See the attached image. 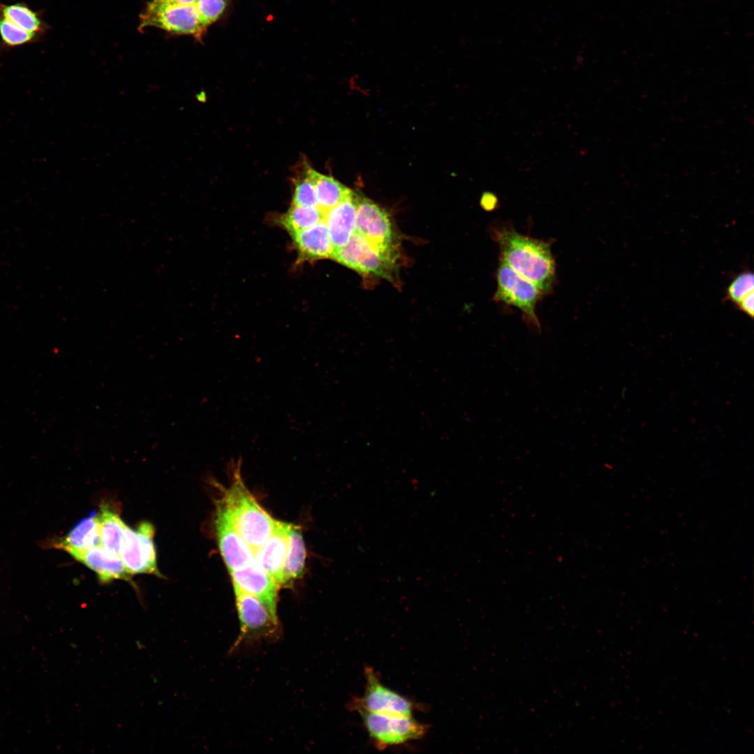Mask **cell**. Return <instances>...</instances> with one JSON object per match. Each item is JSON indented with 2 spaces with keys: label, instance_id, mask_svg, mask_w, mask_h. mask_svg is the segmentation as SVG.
<instances>
[{
  "label": "cell",
  "instance_id": "6da1fadb",
  "mask_svg": "<svg viewBox=\"0 0 754 754\" xmlns=\"http://www.w3.org/2000/svg\"><path fill=\"white\" fill-rule=\"evenodd\" d=\"M501 262L534 283L542 293L552 288L555 281V262L549 244L508 228L496 229Z\"/></svg>",
  "mask_w": 754,
  "mask_h": 754
},
{
  "label": "cell",
  "instance_id": "7a4b0ae2",
  "mask_svg": "<svg viewBox=\"0 0 754 754\" xmlns=\"http://www.w3.org/2000/svg\"><path fill=\"white\" fill-rule=\"evenodd\" d=\"M232 482L221 498L240 536L253 551L272 533L276 521L257 502L241 475V462L232 464Z\"/></svg>",
  "mask_w": 754,
  "mask_h": 754
},
{
  "label": "cell",
  "instance_id": "3957f363",
  "mask_svg": "<svg viewBox=\"0 0 754 754\" xmlns=\"http://www.w3.org/2000/svg\"><path fill=\"white\" fill-rule=\"evenodd\" d=\"M397 258V251L382 249L355 232L346 245L334 251L332 258L360 274L390 279Z\"/></svg>",
  "mask_w": 754,
  "mask_h": 754
},
{
  "label": "cell",
  "instance_id": "277c9868",
  "mask_svg": "<svg viewBox=\"0 0 754 754\" xmlns=\"http://www.w3.org/2000/svg\"><path fill=\"white\" fill-rule=\"evenodd\" d=\"M353 709L359 713L369 737L379 750L420 739L427 732V726L413 716H390L360 707Z\"/></svg>",
  "mask_w": 754,
  "mask_h": 754
},
{
  "label": "cell",
  "instance_id": "5b68a950",
  "mask_svg": "<svg viewBox=\"0 0 754 754\" xmlns=\"http://www.w3.org/2000/svg\"><path fill=\"white\" fill-rule=\"evenodd\" d=\"M496 281L494 300L520 309L526 323L535 332H540L541 327L535 313V307L542 294V291L503 262L498 267Z\"/></svg>",
  "mask_w": 754,
  "mask_h": 754
},
{
  "label": "cell",
  "instance_id": "8992f818",
  "mask_svg": "<svg viewBox=\"0 0 754 754\" xmlns=\"http://www.w3.org/2000/svg\"><path fill=\"white\" fill-rule=\"evenodd\" d=\"M235 605L240 623L239 642L273 640L279 636L277 614L256 597L234 587Z\"/></svg>",
  "mask_w": 754,
  "mask_h": 754
},
{
  "label": "cell",
  "instance_id": "52a82bcc",
  "mask_svg": "<svg viewBox=\"0 0 754 754\" xmlns=\"http://www.w3.org/2000/svg\"><path fill=\"white\" fill-rule=\"evenodd\" d=\"M154 533V527L148 522H141L135 528L126 524L120 557L131 575L146 573L161 576L157 567Z\"/></svg>",
  "mask_w": 754,
  "mask_h": 754
},
{
  "label": "cell",
  "instance_id": "ba28073f",
  "mask_svg": "<svg viewBox=\"0 0 754 754\" xmlns=\"http://www.w3.org/2000/svg\"><path fill=\"white\" fill-rule=\"evenodd\" d=\"M364 676L366 686L364 695L354 700L352 708L360 707L379 714L413 716L415 709L414 703L383 685L372 667H365Z\"/></svg>",
  "mask_w": 754,
  "mask_h": 754
},
{
  "label": "cell",
  "instance_id": "9c48e42d",
  "mask_svg": "<svg viewBox=\"0 0 754 754\" xmlns=\"http://www.w3.org/2000/svg\"><path fill=\"white\" fill-rule=\"evenodd\" d=\"M214 525L219 551L230 572L254 559V551L237 531L222 498L216 503Z\"/></svg>",
  "mask_w": 754,
  "mask_h": 754
},
{
  "label": "cell",
  "instance_id": "30bf717a",
  "mask_svg": "<svg viewBox=\"0 0 754 754\" xmlns=\"http://www.w3.org/2000/svg\"><path fill=\"white\" fill-rule=\"evenodd\" d=\"M355 232L382 249L397 250L390 215L372 200L359 195Z\"/></svg>",
  "mask_w": 754,
  "mask_h": 754
},
{
  "label": "cell",
  "instance_id": "8fae6325",
  "mask_svg": "<svg viewBox=\"0 0 754 754\" xmlns=\"http://www.w3.org/2000/svg\"><path fill=\"white\" fill-rule=\"evenodd\" d=\"M233 586L262 601L277 614L280 586L254 559L246 566L230 572Z\"/></svg>",
  "mask_w": 754,
  "mask_h": 754
},
{
  "label": "cell",
  "instance_id": "7c38bea8",
  "mask_svg": "<svg viewBox=\"0 0 754 754\" xmlns=\"http://www.w3.org/2000/svg\"><path fill=\"white\" fill-rule=\"evenodd\" d=\"M290 524L276 521L268 539L254 551V557L279 586H284L283 569Z\"/></svg>",
  "mask_w": 754,
  "mask_h": 754
},
{
  "label": "cell",
  "instance_id": "4fadbf2b",
  "mask_svg": "<svg viewBox=\"0 0 754 754\" xmlns=\"http://www.w3.org/2000/svg\"><path fill=\"white\" fill-rule=\"evenodd\" d=\"M357 200L358 195L353 193L325 213L334 251L346 245L355 232Z\"/></svg>",
  "mask_w": 754,
  "mask_h": 754
},
{
  "label": "cell",
  "instance_id": "5bb4252c",
  "mask_svg": "<svg viewBox=\"0 0 754 754\" xmlns=\"http://www.w3.org/2000/svg\"><path fill=\"white\" fill-rule=\"evenodd\" d=\"M71 555L93 570L101 582L107 583L114 579L128 580L131 575L121 557L110 552L101 545Z\"/></svg>",
  "mask_w": 754,
  "mask_h": 754
},
{
  "label": "cell",
  "instance_id": "9a60e30c",
  "mask_svg": "<svg viewBox=\"0 0 754 754\" xmlns=\"http://www.w3.org/2000/svg\"><path fill=\"white\" fill-rule=\"evenodd\" d=\"M290 235L301 259L316 260L332 258L334 249L324 219L309 228Z\"/></svg>",
  "mask_w": 754,
  "mask_h": 754
},
{
  "label": "cell",
  "instance_id": "2e32d148",
  "mask_svg": "<svg viewBox=\"0 0 754 754\" xmlns=\"http://www.w3.org/2000/svg\"><path fill=\"white\" fill-rule=\"evenodd\" d=\"M97 512L91 511L81 519L64 538L55 542V547L69 554L85 551L101 545Z\"/></svg>",
  "mask_w": 754,
  "mask_h": 754
},
{
  "label": "cell",
  "instance_id": "e0dca14e",
  "mask_svg": "<svg viewBox=\"0 0 754 754\" xmlns=\"http://www.w3.org/2000/svg\"><path fill=\"white\" fill-rule=\"evenodd\" d=\"M304 176L313 183L317 207L324 214L353 193L337 179L323 175L310 166L305 167Z\"/></svg>",
  "mask_w": 754,
  "mask_h": 754
},
{
  "label": "cell",
  "instance_id": "ac0fdd59",
  "mask_svg": "<svg viewBox=\"0 0 754 754\" xmlns=\"http://www.w3.org/2000/svg\"><path fill=\"white\" fill-rule=\"evenodd\" d=\"M0 15L29 32L44 37L50 29L43 12L35 10L24 2L7 4L0 1Z\"/></svg>",
  "mask_w": 754,
  "mask_h": 754
},
{
  "label": "cell",
  "instance_id": "d6986e66",
  "mask_svg": "<svg viewBox=\"0 0 754 754\" xmlns=\"http://www.w3.org/2000/svg\"><path fill=\"white\" fill-rule=\"evenodd\" d=\"M306 547L300 529L290 524L288 548L284 564V586L300 578L304 570Z\"/></svg>",
  "mask_w": 754,
  "mask_h": 754
},
{
  "label": "cell",
  "instance_id": "ffe728a7",
  "mask_svg": "<svg viewBox=\"0 0 754 754\" xmlns=\"http://www.w3.org/2000/svg\"><path fill=\"white\" fill-rule=\"evenodd\" d=\"M97 517L101 545L110 552L120 556L126 524L117 512L107 505L101 507Z\"/></svg>",
  "mask_w": 754,
  "mask_h": 754
},
{
  "label": "cell",
  "instance_id": "44dd1931",
  "mask_svg": "<svg viewBox=\"0 0 754 754\" xmlns=\"http://www.w3.org/2000/svg\"><path fill=\"white\" fill-rule=\"evenodd\" d=\"M325 214L318 207L291 205L279 219L289 233L309 228L324 219Z\"/></svg>",
  "mask_w": 754,
  "mask_h": 754
},
{
  "label": "cell",
  "instance_id": "7402d4cb",
  "mask_svg": "<svg viewBox=\"0 0 754 754\" xmlns=\"http://www.w3.org/2000/svg\"><path fill=\"white\" fill-rule=\"evenodd\" d=\"M44 36L29 32L0 15V47L10 50L15 47L36 43Z\"/></svg>",
  "mask_w": 754,
  "mask_h": 754
},
{
  "label": "cell",
  "instance_id": "603a6c76",
  "mask_svg": "<svg viewBox=\"0 0 754 754\" xmlns=\"http://www.w3.org/2000/svg\"><path fill=\"white\" fill-rule=\"evenodd\" d=\"M752 292H754L753 274L749 271L742 272L727 287L725 300L736 305Z\"/></svg>",
  "mask_w": 754,
  "mask_h": 754
},
{
  "label": "cell",
  "instance_id": "cb8c5ba5",
  "mask_svg": "<svg viewBox=\"0 0 754 754\" xmlns=\"http://www.w3.org/2000/svg\"><path fill=\"white\" fill-rule=\"evenodd\" d=\"M229 0H198L196 8L202 23L207 27L218 20L226 10Z\"/></svg>",
  "mask_w": 754,
  "mask_h": 754
},
{
  "label": "cell",
  "instance_id": "d4e9b609",
  "mask_svg": "<svg viewBox=\"0 0 754 754\" xmlns=\"http://www.w3.org/2000/svg\"><path fill=\"white\" fill-rule=\"evenodd\" d=\"M292 205L301 207H317V200L314 186L309 179L304 176L295 184V190Z\"/></svg>",
  "mask_w": 754,
  "mask_h": 754
},
{
  "label": "cell",
  "instance_id": "484cf974",
  "mask_svg": "<svg viewBox=\"0 0 754 754\" xmlns=\"http://www.w3.org/2000/svg\"><path fill=\"white\" fill-rule=\"evenodd\" d=\"M754 292H752L745 296L738 304L735 306L739 310L742 311L748 316L751 318H753L754 313Z\"/></svg>",
  "mask_w": 754,
  "mask_h": 754
},
{
  "label": "cell",
  "instance_id": "4316f807",
  "mask_svg": "<svg viewBox=\"0 0 754 754\" xmlns=\"http://www.w3.org/2000/svg\"><path fill=\"white\" fill-rule=\"evenodd\" d=\"M170 3L181 6H192L196 7L198 0H164Z\"/></svg>",
  "mask_w": 754,
  "mask_h": 754
}]
</instances>
